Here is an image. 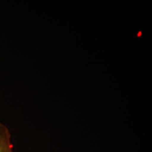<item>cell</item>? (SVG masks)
Masks as SVG:
<instances>
[{"instance_id":"cell-1","label":"cell","mask_w":152,"mask_h":152,"mask_svg":"<svg viewBox=\"0 0 152 152\" xmlns=\"http://www.w3.org/2000/svg\"><path fill=\"white\" fill-rule=\"evenodd\" d=\"M0 152H14L8 128L0 122Z\"/></svg>"}]
</instances>
